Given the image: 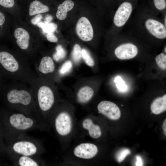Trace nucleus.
I'll list each match as a JSON object with an SVG mask.
<instances>
[{
  "instance_id": "obj_1",
  "label": "nucleus",
  "mask_w": 166,
  "mask_h": 166,
  "mask_svg": "<svg viewBox=\"0 0 166 166\" xmlns=\"http://www.w3.org/2000/svg\"><path fill=\"white\" fill-rule=\"evenodd\" d=\"M0 97L10 108L30 111L36 108L32 89L29 84L24 82L11 80L6 83Z\"/></svg>"
},
{
  "instance_id": "obj_2",
  "label": "nucleus",
  "mask_w": 166,
  "mask_h": 166,
  "mask_svg": "<svg viewBox=\"0 0 166 166\" xmlns=\"http://www.w3.org/2000/svg\"><path fill=\"white\" fill-rule=\"evenodd\" d=\"M0 69L5 79L29 85L38 76L26 60L16 57L3 48H0Z\"/></svg>"
},
{
  "instance_id": "obj_3",
  "label": "nucleus",
  "mask_w": 166,
  "mask_h": 166,
  "mask_svg": "<svg viewBox=\"0 0 166 166\" xmlns=\"http://www.w3.org/2000/svg\"><path fill=\"white\" fill-rule=\"evenodd\" d=\"M47 80L45 77L37 76L30 85L36 106L44 112L51 109L55 101L54 90Z\"/></svg>"
},
{
  "instance_id": "obj_4",
  "label": "nucleus",
  "mask_w": 166,
  "mask_h": 166,
  "mask_svg": "<svg viewBox=\"0 0 166 166\" xmlns=\"http://www.w3.org/2000/svg\"><path fill=\"white\" fill-rule=\"evenodd\" d=\"M145 28L154 37L160 40L166 38V26L159 20L152 18L147 19L144 22Z\"/></svg>"
},
{
  "instance_id": "obj_5",
  "label": "nucleus",
  "mask_w": 166,
  "mask_h": 166,
  "mask_svg": "<svg viewBox=\"0 0 166 166\" xmlns=\"http://www.w3.org/2000/svg\"><path fill=\"white\" fill-rule=\"evenodd\" d=\"M133 10L132 4L128 2L122 3L117 10L113 18V22L116 26L120 28L127 22Z\"/></svg>"
},
{
  "instance_id": "obj_6",
  "label": "nucleus",
  "mask_w": 166,
  "mask_h": 166,
  "mask_svg": "<svg viewBox=\"0 0 166 166\" xmlns=\"http://www.w3.org/2000/svg\"><path fill=\"white\" fill-rule=\"evenodd\" d=\"M76 31L78 37L82 41H89L93 37V31L91 24L86 17H83L78 21Z\"/></svg>"
},
{
  "instance_id": "obj_7",
  "label": "nucleus",
  "mask_w": 166,
  "mask_h": 166,
  "mask_svg": "<svg viewBox=\"0 0 166 166\" xmlns=\"http://www.w3.org/2000/svg\"><path fill=\"white\" fill-rule=\"evenodd\" d=\"M97 109L100 113L112 120H117L121 116L120 110L118 107L111 101H103L98 105Z\"/></svg>"
},
{
  "instance_id": "obj_8",
  "label": "nucleus",
  "mask_w": 166,
  "mask_h": 166,
  "mask_svg": "<svg viewBox=\"0 0 166 166\" xmlns=\"http://www.w3.org/2000/svg\"><path fill=\"white\" fill-rule=\"evenodd\" d=\"M138 49L136 45L131 43H125L118 46L114 53L119 59L127 60L135 57L138 54Z\"/></svg>"
},
{
  "instance_id": "obj_9",
  "label": "nucleus",
  "mask_w": 166,
  "mask_h": 166,
  "mask_svg": "<svg viewBox=\"0 0 166 166\" xmlns=\"http://www.w3.org/2000/svg\"><path fill=\"white\" fill-rule=\"evenodd\" d=\"M55 127L57 133L61 136L68 134L72 127V121L69 114L66 112L60 113L55 120Z\"/></svg>"
},
{
  "instance_id": "obj_10",
  "label": "nucleus",
  "mask_w": 166,
  "mask_h": 166,
  "mask_svg": "<svg viewBox=\"0 0 166 166\" xmlns=\"http://www.w3.org/2000/svg\"><path fill=\"white\" fill-rule=\"evenodd\" d=\"M35 66L36 74L39 77H45L46 75L53 73L55 69L53 59L48 56L43 57Z\"/></svg>"
},
{
  "instance_id": "obj_11",
  "label": "nucleus",
  "mask_w": 166,
  "mask_h": 166,
  "mask_svg": "<svg viewBox=\"0 0 166 166\" xmlns=\"http://www.w3.org/2000/svg\"><path fill=\"white\" fill-rule=\"evenodd\" d=\"M98 152L95 144L89 143H82L76 146L73 152L77 157L84 159H90L94 157Z\"/></svg>"
},
{
  "instance_id": "obj_12",
  "label": "nucleus",
  "mask_w": 166,
  "mask_h": 166,
  "mask_svg": "<svg viewBox=\"0 0 166 166\" xmlns=\"http://www.w3.org/2000/svg\"><path fill=\"white\" fill-rule=\"evenodd\" d=\"M12 148L15 152L23 156H32L35 154L37 151L35 145L27 141L16 142L13 145Z\"/></svg>"
},
{
  "instance_id": "obj_13",
  "label": "nucleus",
  "mask_w": 166,
  "mask_h": 166,
  "mask_svg": "<svg viewBox=\"0 0 166 166\" xmlns=\"http://www.w3.org/2000/svg\"><path fill=\"white\" fill-rule=\"evenodd\" d=\"M14 36L17 39L16 43L21 49L26 50L29 48L30 36L26 30L22 28H17L14 31Z\"/></svg>"
},
{
  "instance_id": "obj_14",
  "label": "nucleus",
  "mask_w": 166,
  "mask_h": 166,
  "mask_svg": "<svg viewBox=\"0 0 166 166\" xmlns=\"http://www.w3.org/2000/svg\"><path fill=\"white\" fill-rule=\"evenodd\" d=\"M82 127L88 130L90 136L93 138H98L101 135V130L99 126L93 124L92 121L89 119L85 120L82 123Z\"/></svg>"
},
{
  "instance_id": "obj_15",
  "label": "nucleus",
  "mask_w": 166,
  "mask_h": 166,
  "mask_svg": "<svg viewBox=\"0 0 166 166\" xmlns=\"http://www.w3.org/2000/svg\"><path fill=\"white\" fill-rule=\"evenodd\" d=\"M74 6V3L72 1H65L57 7V10L56 14L57 18L61 20L65 19L67 16V12L71 10Z\"/></svg>"
},
{
  "instance_id": "obj_16",
  "label": "nucleus",
  "mask_w": 166,
  "mask_h": 166,
  "mask_svg": "<svg viewBox=\"0 0 166 166\" xmlns=\"http://www.w3.org/2000/svg\"><path fill=\"white\" fill-rule=\"evenodd\" d=\"M151 110L152 113L159 114L166 110V94L156 99L151 105Z\"/></svg>"
},
{
  "instance_id": "obj_17",
  "label": "nucleus",
  "mask_w": 166,
  "mask_h": 166,
  "mask_svg": "<svg viewBox=\"0 0 166 166\" xmlns=\"http://www.w3.org/2000/svg\"><path fill=\"white\" fill-rule=\"evenodd\" d=\"M94 93L93 89L90 86L82 87L79 89L77 93L78 101L81 103H87L92 97Z\"/></svg>"
},
{
  "instance_id": "obj_18",
  "label": "nucleus",
  "mask_w": 166,
  "mask_h": 166,
  "mask_svg": "<svg viewBox=\"0 0 166 166\" xmlns=\"http://www.w3.org/2000/svg\"><path fill=\"white\" fill-rule=\"evenodd\" d=\"M49 10V8L47 6L43 4L38 1L34 0L30 5L29 14L31 16L47 12Z\"/></svg>"
},
{
  "instance_id": "obj_19",
  "label": "nucleus",
  "mask_w": 166,
  "mask_h": 166,
  "mask_svg": "<svg viewBox=\"0 0 166 166\" xmlns=\"http://www.w3.org/2000/svg\"><path fill=\"white\" fill-rule=\"evenodd\" d=\"M37 25L38 27L42 29L44 32L47 33H53L57 27V24L53 22L45 24L43 22H40Z\"/></svg>"
},
{
  "instance_id": "obj_20",
  "label": "nucleus",
  "mask_w": 166,
  "mask_h": 166,
  "mask_svg": "<svg viewBox=\"0 0 166 166\" xmlns=\"http://www.w3.org/2000/svg\"><path fill=\"white\" fill-rule=\"evenodd\" d=\"M18 164L21 166H38V163L28 156H23L18 160Z\"/></svg>"
},
{
  "instance_id": "obj_21",
  "label": "nucleus",
  "mask_w": 166,
  "mask_h": 166,
  "mask_svg": "<svg viewBox=\"0 0 166 166\" xmlns=\"http://www.w3.org/2000/svg\"><path fill=\"white\" fill-rule=\"evenodd\" d=\"M66 52L62 46L58 45L56 48V52L53 55V58L55 61L58 62L64 59L65 57Z\"/></svg>"
},
{
  "instance_id": "obj_22",
  "label": "nucleus",
  "mask_w": 166,
  "mask_h": 166,
  "mask_svg": "<svg viewBox=\"0 0 166 166\" xmlns=\"http://www.w3.org/2000/svg\"><path fill=\"white\" fill-rule=\"evenodd\" d=\"M81 49L78 44H75L73 46L72 53V57L73 61L76 63L79 62L82 57Z\"/></svg>"
},
{
  "instance_id": "obj_23",
  "label": "nucleus",
  "mask_w": 166,
  "mask_h": 166,
  "mask_svg": "<svg viewBox=\"0 0 166 166\" xmlns=\"http://www.w3.org/2000/svg\"><path fill=\"white\" fill-rule=\"evenodd\" d=\"M81 56L84 61L88 66L93 67L94 65V61L86 49H82Z\"/></svg>"
},
{
  "instance_id": "obj_24",
  "label": "nucleus",
  "mask_w": 166,
  "mask_h": 166,
  "mask_svg": "<svg viewBox=\"0 0 166 166\" xmlns=\"http://www.w3.org/2000/svg\"><path fill=\"white\" fill-rule=\"evenodd\" d=\"M155 61L158 66L161 69H166V55L161 53L157 55L155 57Z\"/></svg>"
},
{
  "instance_id": "obj_25",
  "label": "nucleus",
  "mask_w": 166,
  "mask_h": 166,
  "mask_svg": "<svg viewBox=\"0 0 166 166\" xmlns=\"http://www.w3.org/2000/svg\"><path fill=\"white\" fill-rule=\"evenodd\" d=\"M131 153V152L127 148H123L117 153L116 157L118 162H121L124 160L126 156Z\"/></svg>"
},
{
  "instance_id": "obj_26",
  "label": "nucleus",
  "mask_w": 166,
  "mask_h": 166,
  "mask_svg": "<svg viewBox=\"0 0 166 166\" xmlns=\"http://www.w3.org/2000/svg\"><path fill=\"white\" fill-rule=\"evenodd\" d=\"M72 62L69 61H65L60 69L59 72L61 75H64L70 71L72 67Z\"/></svg>"
},
{
  "instance_id": "obj_27",
  "label": "nucleus",
  "mask_w": 166,
  "mask_h": 166,
  "mask_svg": "<svg viewBox=\"0 0 166 166\" xmlns=\"http://www.w3.org/2000/svg\"><path fill=\"white\" fill-rule=\"evenodd\" d=\"M154 6L156 9L159 10H163L166 7L165 0H153Z\"/></svg>"
},
{
  "instance_id": "obj_28",
  "label": "nucleus",
  "mask_w": 166,
  "mask_h": 166,
  "mask_svg": "<svg viewBox=\"0 0 166 166\" xmlns=\"http://www.w3.org/2000/svg\"><path fill=\"white\" fill-rule=\"evenodd\" d=\"M14 0H0V5L6 8H10L14 5Z\"/></svg>"
},
{
  "instance_id": "obj_29",
  "label": "nucleus",
  "mask_w": 166,
  "mask_h": 166,
  "mask_svg": "<svg viewBox=\"0 0 166 166\" xmlns=\"http://www.w3.org/2000/svg\"><path fill=\"white\" fill-rule=\"evenodd\" d=\"M46 37L49 41L52 42H56L58 41L57 38L54 35L53 33H47Z\"/></svg>"
},
{
  "instance_id": "obj_30",
  "label": "nucleus",
  "mask_w": 166,
  "mask_h": 166,
  "mask_svg": "<svg viewBox=\"0 0 166 166\" xmlns=\"http://www.w3.org/2000/svg\"><path fill=\"white\" fill-rule=\"evenodd\" d=\"M42 18V16L41 14H37L31 20V23L34 25H37L38 23L41 22Z\"/></svg>"
},
{
  "instance_id": "obj_31",
  "label": "nucleus",
  "mask_w": 166,
  "mask_h": 166,
  "mask_svg": "<svg viewBox=\"0 0 166 166\" xmlns=\"http://www.w3.org/2000/svg\"><path fill=\"white\" fill-rule=\"evenodd\" d=\"M5 78L0 69V94L6 84L5 82Z\"/></svg>"
},
{
  "instance_id": "obj_32",
  "label": "nucleus",
  "mask_w": 166,
  "mask_h": 166,
  "mask_svg": "<svg viewBox=\"0 0 166 166\" xmlns=\"http://www.w3.org/2000/svg\"><path fill=\"white\" fill-rule=\"evenodd\" d=\"M6 20V18L4 13L0 11V28H2Z\"/></svg>"
},
{
  "instance_id": "obj_33",
  "label": "nucleus",
  "mask_w": 166,
  "mask_h": 166,
  "mask_svg": "<svg viewBox=\"0 0 166 166\" xmlns=\"http://www.w3.org/2000/svg\"><path fill=\"white\" fill-rule=\"evenodd\" d=\"M1 128L0 127V153L4 150V148L2 141L3 132Z\"/></svg>"
},
{
  "instance_id": "obj_34",
  "label": "nucleus",
  "mask_w": 166,
  "mask_h": 166,
  "mask_svg": "<svg viewBox=\"0 0 166 166\" xmlns=\"http://www.w3.org/2000/svg\"><path fill=\"white\" fill-rule=\"evenodd\" d=\"M136 161L135 164L136 166H141L143 165V160L139 156H136Z\"/></svg>"
},
{
  "instance_id": "obj_35",
  "label": "nucleus",
  "mask_w": 166,
  "mask_h": 166,
  "mask_svg": "<svg viewBox=\"0 0 166 166\" xmlns=\"http://www.w3.org/2000/svg\"><path fill=\"white\" fill-rule=\"evenodd\" d=\"M53 19L52 16L49 14L47 15L45 18V20L44 23L45 24H48L50 23Z\"/></svg>"
},
{
  "instance_id": "obj_36",
  "label": "nucleus",
  "mask_w": 166,
  "mask_h": 166,
  "mask_svg": "<svg viewBox=\"0 0 166 166\" xmlns=\"http://www.w3.org/2000/svg\"><path fill=\"white\" fill-rule=\"evenodd\" d=\"M163 129L164 131V133L166 136V119L164 120L163 124Z\"/></svg>"
}]
</instances>
